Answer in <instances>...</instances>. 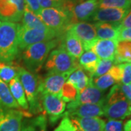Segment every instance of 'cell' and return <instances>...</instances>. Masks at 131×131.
Here are the masks:
<instances>
[{
	"label": "cell",
	"instance_id": "obj_25",
	"mask_svg": "<svg viewBox=\"0 0 131 131\" xmlns=\"http://www.w3.org/2000/svg\"><path fill=\"white\" fill-rule=\"evenodd\" d=\"M123 63H131V42H117L116 53L114 57V63L119 64Z\"/></svg>",
	"mask_w": 131,
	"mask_h": 131
},
{
	"label": "cell",
	"instance_id": "obj_11",
	"mask_svg": "<svg viewBox=\"0 0 131 131\" xmlns=\"http://www.w3.org/2000/svg\"><path fill=\"white\" fill-rule=\"evenodd\" d=\"M98 9V0H77L69 11L71 24L89 20Z\"/></svg>",
	"mask_w": 131,
	"mask_h": 131
},
{
	"label": "cell",
	"instance_id": "obj_19",
	"mask_svg": "<svg viewBox=\"0 0 131 131\" xmlns=\"http://www.w3.org/2000/svg\"><path fill=\"white\" fill-rule=\"evenodd\" d=\"M61 47L75 59L80 58L84 52L82 43L78 38L69 31H66V32L64 42Z\"/></svg>",
	"mask_w": 131,
	"mask_h": 131
},
{
	"label": "cell",
	"instance_id": "obj_2",
	"mask_svg": "<svg viewBox=\"0 0 131 131\" xmlns=\"http://www.w3.org/2000/svg\"><path fill=\"white\" fill-rule=\"evenodd\" d=\"M104 116L109 119H124L131 115V101L123 93L119 84L114 85L105 98Z\"/></svg>",
	"mask_w": 131,
	"mask_h": 131
},
{
	"label": "cell",
	"instance_id": "obj_23",
	"mask_svg": "<svg viewBox=\"0 0 131 131\" xmlns=\"http://www.w3.org/2000/svg\"><path fill=\"white\" fill-rule=\"evenodd\" d=\"M22 26L28 28H37L41 30H49L51 28H48L42 20L34 14L31 9L25 5L24 15L22 18Z\"/></svg>",
	"mask_w": 131,
	"mask_h": 131
},
{
	"label": "cell",
	"instance_id": "obj_39",
	"mask_svg": "<svg viewBox=\"0 0 131 131\" xmlns=\"http://www.w3.org/2000/svg\"><path fill=\"white\" fill-rule=\"evenodd\" d=\"M119 41L131 42V28H120L119 31Z\"/></svg>",
	"mask_w": 131,
	"mask_h": 131
},
{
	"label": "cell",
	"instance_id": "obj_18",
	"mask_svg": "<svg viewBox=\"0 0 131 131\" xmlns=\"http://www.w3.org/2000/svg\"><path fill=\"white\" fill-rule=\"evenodd\" d=\"M77 131H103L106 122L99 117H71Z\"/></svg>",
	"mask_w": 131,
	"mask_h": 131
},
{
	"label": "cell",
	"instance_id": "obj_15",
	"mask_svg": "<svg viewBox=\"0 0 131 131\" xmlns=\"http://www.w3.org/2000/svg\"><path fill=\"white\" fill-rule=\"evenodd\" d=\"M103 92L97 89L91 84V82L84 90L79 93L75 101L70 102L67 106V111H70L76 106L86 103H96L103 101Z\"/></svg>",
	"mask_w": 131,
	"mask_h": 131
},
{
	"label": "cell",
	"instance_id": "obj_9",
	"mask_svg": "<svg viewBox=\"0 0 131 131\" xmlns=\"http://www.w3.org/2000/svg\"><path fill=\"white\" fill-rule=\"evenodd\" d=\"M72 72L73 71L61 74H49L38 84L39 95L50 93L60 96L63 84L66 82V80Z\"/></svg>",
	"mask_w": 131,
	"mask_h": 131
},
{
	"label": "cell",
	"instance_id": "obj_30",
	"mask_svg": "<svg viewBox=\"0 0 131 131\" xmlns=\"http://www.w3.org/2000/svg\"><path fill=\"white\" fill-rule=\"evenodd\" d=\"M18 76V69L7 64V63L0 62V79L9 84L12 80Z\"/></svg>",
	"mask_w": 131,
	"mask_h": 131
},
{
	"label": "cell",
	"instance_id": "obj_26",
	"mask_svg": "<svg viewBox=\"0 0 131 131\" xmlns=\"http://www.w3.org/2000/svg\"><path fill=\"white\" fill-rule=\"evenodd\" d=\"M0 106L19 108V106L10 92L9 86L0 79Z\"/></svg>",
	"mask_w": 131,
	"mask_h": 131
},
{
	"label": "cell",
	"instance_id": "obj_42",
	"mask_svg": "<svg viewBox=\"0 0 131 131\" xmlns=\"http://www.w3.org/2000/svg\"><path fill=\"white\" fill-rule=\"evenodd\" d=\"M123 129L124 131H131V119L125 124Z\"/></svg>",
	"mask_w": 131,
	"mask_h": 131
},
{
	"label": "cell",
	"instance_id": "obj_1",
	"mask_svg": "<svg viewBox=\"0 0 131 131\" xmlns=\"http://www.w3.org/2000/svg\"><path fill=\"white\" fill-rule=\"evenodd\" d=\"M20 24L2 21L0 24V62L9 63L19 52L18 34Z\"/></svg>",
	"mask_w": 131,
	"mask_h": 131
},
{
	"label": "cell",
	"instance_id": "obj_20",
	"mask_svg": "<svg viewBox=\"0 0 131 131\" xmlns=\"http://www.w3.org/2000/svg\"><path fill=\"white\" fill-rule=\"evenodd\" d=\"M94 26L98 39H109L118 42L119 24L96 23Z\"/></svg>",
	"mask_w": 131,
	"mask_h": 131
},
{
	"label": "cell",
	"instance_id": "obj_13",
	"mask_svg": "<svg viewBox=\"0 0 131 131\" xmlns=\"http://www.w3.org/2000/svg\"><path fill=\"white\" fill-rule=\"evenodd\" d=\"M43 109L50 115L52 121H56L65 112L66 104L62 98L53 94L45 93L39 95Z\"/></svg>",
	"mask_w": 131,
	"mask_h": 131
},
{
	"label": "cell",
	"instance_id": "obj_43",
	"mask_svg": "<svg viewBox=\"0 0 131 131\" xmlns=\"http://www.w3.org/2000/svg\"><path fill=\"white\" fill-rule=\"evenodd\" d=\"M128 86H129V88H130V89H131V83H130V84H128Z\"/></svg>",
	"mask_w": 131,
	"mask_h": 131
},
{
	"label": "cell",
	"instance_id": "obj_37",
	"mask_svg": "<svg viewBox=\"0 0 131 131\" xmlns=\"http://www.w3.org/2000/svg\"><path fill=\"white\" fill-rule=\"evenodd\" d=\"M108 73L116 80L117 83L120 84L122 80V69L119 64H114L108 71Z\"/></svg>",
	"mask_w": 131,
	"mask_h": 131
},
{
	"label": "cell",
	"instance_id": "obj_38",
	"mask_svg": "<svg viewBox=\"0 0 131 131\" xmlns=\"http://www.w3.org/2000/svg\"><path fill=\"white\" fill-rule=\"evenodd\" d=\"M24 2H25V5L37 15L39 14V13L42 9L39 3V0H24Z\"/></svg>",
	"mask_w": 131,
	"mask_h": 131
},
{
	"label": "cell",
	"instance_id": "obj_21",
	"mask_svg": "<svg viewBox=\"0 0 131 131\" xmlns=\"http://www.w3.org/2000/svg\"><path fill=\"white\" fill-rule=\"evenodd\" d=\"M9 88L19 106L23 108L24 109H28V103L26 97L24 88L20 83L18 76L9 82Z\"/></svg>",
	"mask_w": 131,
	"mask_h": 131
},
{
	"label": "cell",
	"instance_id": "obj_35",
	"mask_svg": "<svg viewBox=\"0 0 131 131\" xmlns=\"http://www.w3.org/2000/svg\"><path fill=\"white\" fill-rule=\"evenodd\" d=\"M63 117L61 123L54 131H77V128L68 116Z\"/></svg>",
	"mask_w": 131,
	"mask_h": 131
},
{
	"label": "cell",
	"instance_id": "obj_32",
	"mask_svg": "<svg viewBox=\"0 0 131 131\" xmlns=\"http://www.w3.org/2000/svg\"><path fill=\"white\" fill-rule=\"evenodd\" d=\"M78 94H79L78 90L74 86L69 82H66L62 88L60 97L66 103L67 102L70 103L75 101Z\"/></svg>",
	"mask_w": 131,
	"mask_h": 131
},
{
	"label": "cell",
	"instance_id": "obj_41",
	"mask_svg": "<svg viewBox=\"0 0 131 131\" xmlns=\"http://www.w3.org/2000/svg\"><path fill=\"white\" fill-rule=\"evenodd\" d=\"M120 86V88L122 90V91L123 92V93L125 95L127 99L131 101V89L129 88L128 85L126 84H119Z\"/></svg>",
	"mask_w": 131,
	"mask_h": 131
},
{
	"label": "cell",
	"instance_id": "obj_22",
	"mask_svg": "<svg viewBox=\"0 0 131 131\" xmlns=\"http://www.w3.org/2000/svg\"><path fill=\"white\" fill-rule=\"evenodd\" d=\"M100 60L101 59L92 50H88L83 52L80 57L79 66L81 69L90 73V77H91L96 70Z\"/></svg>",
	"mask_w": 131,
	"mask_h": 131
},
{
	"label": "cell",
	"instance_id": "obj_17",
	"mask_svg": "<svg viewBox=\"0 0 131 131\" xmlns=\"http://www.w3.org/2000/svg\"><path fill=\"white\" fill-rule=\"evenodd\" d=\"M117 42L109 39H99L95 42L90 50L102 60H114Z\"/></svg>",
	"mask_w": 131,
	"mask_h": 131
},
{
	"label": "cell",
	"instance_id": "obj_12",
	"mask_svg": "<svg viewBox=\"0 0 131 131\" xmlns=\"http://www.w3.org/2000/svg\"><path fill=\"white\" fill-rule=\"evenodd\" d=\"M24 116L20 111L0 106V131H20Z\"/></svg>",
	"mask_w": 131,
	"mask_h": 131
},
{
	"label": "cell",
	"instance_id": "obj_6",
	"mask_svg": "<svg viewBox=\"0 0 131 131\" xmlns=\"http://www.w3.org/2000/svg\"><path fill=\"white\" fill-rule=\"evenodd\" d=\"M37 16L48 28L60 34L71 25V18L69 12L61 8H44Z\"/></svg>",
	"mask_w": 131,
	"mask_h": 131
},
{
	"label": "cell",
	"instance_id": "obj_14",
	"mask_svg": "<svg viewBox=\"0 0 131 131\" xmlns=\"http://www.w3.org/2000/svg\"><path fill=\"white\" fill-rule=\"evenodd\" d=\"M130 9L121 8H98L90 18L96 23L119 24Z\"/></svg>",
	"mask_w": 131,
	"mask_h": 131
},
{
	"label": "cell",
	"instance_id": "obj_40",
	"mask_svg": "<svg viewBox=\"0 0 131 131\" xmlns=\"http://www.w3.org/2000/svg\"><path fill=\"white\" fill-rule=\"evenodd\" d=\"M120 28H131V9L119 24Z\"/></svg>",
	"mask_w": 131,
	"mask_h": 131
},
{
	"label": "cell",
	"instance_id": "obj_8",
	"mask_svg": "<svg viewBox=\"0 0 131 131\" xmlns=\"http://www.w3.org/2000/svg\"><path fill=\"white\" fill-rule=\"evenodd\" d=\"M66 31L73 34L82 43L84 50H90L97 40V34L93 24L88 22H77L70 25Z\"/></svg>",
	"mask_w": 131,
	"mask_h": 131
},
{
	"label": "cell",
	"instance_id": "obj_28",
	"mask_svg": "<svg viewBox=\"0 0 131 131\" xmlns=\"http://www.w3.org/2000/svg\"><path fill=\"white\" fill-rule=\"evenodd\" d=\"M77 0H39L42 9L44 8H61L69 12L71 7Z\"/></svg>",
	"mask_w": 131,
	"mask_h": 131
},
{
	"label": "cell",
	"instance_id": "obj_7",
	"mask_svg": "<svg viewBox=\"0 0 131 131\" xmlns=\"http://www.w3.org/2000/svg\"><path fill=\"white\" fill-rule=\"evenodd\" d=\"M59 34L52 29L41 30L26 28L20 25L18 34L19 49L24 50L26 47L38 42L54 39Z\"/></svg>",
	"mask_w": 131,
	"mask_h": 131
},
{
	"label": "cell",
	"instance_id": "obj_3",
	"mask_svg": "<svg viewBox=\"0 0 131 131\" xmlns=\"http://www.w3.org/2000/svg\"><path fill=\"white\" fill-rule=\"evenodd\" d=\"M58 39H54L34 44L24 50L23 60L30 72L36 73L42 69L50 51L58 46Z\"/></svg>",
	"mask_w": 131,
	"mask_h": 131
},
{
	"label": "cell",
	"instance_id": "obj_5",
	"mask_svg": "<svg viewBox=\"0 0 131 131\" xmlns=\"http://www.w3.org/2000/svg\"><path fill=\"white\" fill-rule=\"evenodd\" d=\"M18 77L24 88L26 97L33 114L41 112L39 95L38 93V82L36 76L24 68H18Z\"/></svg>",
	"mask_w": 131,
	"mask_h": 131
},
{
	"label": "cell",
	"instance_id": "obj_24",
	"mask_svg": "<svg viewBox=\"0 0 131 131\" xmlns=\"http://www.w3.org/2000/svg\"><path fill=\"white\" fill-rule=\"evenodd\" d=\"M67 82L73 84L80 93L90 83L91 78L84 73L82 69L78 67L71 74Z\"/></svg>",
	"mask_w": 131,
	"mask_h": 131
},
{
	"label": "cell",
	"instance_id": "obj_4",
	"mask_svg": "<svg viewBox=\"0 0 131 131\" xmlns=\"http://www.w3.org/2000/svg\"><path fill=\"white\" fill-rule=\"evenodd\" d=\"M80 67L76 59L63 48H58L50 52L47 57L45 68L49 74H61L74 71Z\"/></svg>",
	"mask_w": 131,
	"mask_h": 131
},
{
	"label": "cell",
	"instance_id": "obj_10",
	"mask_svg": "<svg viewBox=\"0 0 131 131\" xmlns=\"http://www.w3.org/2000/svg\"><path fill=\"white\" fill-rule=\"evenodd\" d=\"M24 0H0V20L18 23L24 15Z\"/></svg>",
	"mask_w": 131,
	"mask_h": 131
},
{
	"label": "cell",
	"instance_id": "obj_36",
	"mask_svg": "<svg viewBox=\"0 0 131 131\" xmlns=\"http://www.w3.org/2000/svg\"><path fill=\"white\" fill-rule=\"evenodd\" d=\"M103 131H124L123 122L121 120L109 119L105 124Z\"/></svg>",
	"mask_w": 131,
	"mask_h": 131
},
{
	"label": "cell",
	"instance_id": "obj_31",
	"mask_svg": "<svg viewBox=\"0 0 131 131\" xmlns=\"http://www.w3.org/2000/svg\"><path fill=\"white\" fill-rule=\"evenodd\" d=\"M131 0H98V8L130 9Z\"/></svg>",
	"mask_w": 131,
	"mask_h": 131
},
{
	"label": "cell",
	"instance_id": "obj_33",
	"mask_svg": "<svg viewBox=\"0 0 131 131\" xmlns=\"http://www.w3.org/2000/svg\"><path fill=\"white\" fill-rule=\"evenodd\" d=\"M114 64V60H100L96 70L90 77H98L106 74Z\"/></svg>",
	"mask_w": 131,
	"mask_h": 131
},
{
	"label": "cell",
	"instance_id": "obj_27",
	"mask_svg": "<svg viewBox=\"0 0 131 131\" xmlns=\"http://www.w3.org/2000/svg\"><path fill=\"white\" fill-rule=\"evenodd\" d=\"M47 118L41 114L22 123L20 131H47Z\"/></svg>",
	"mask_w": 131,
	"mask_h": 131
},
{
	"label": "cell",
	"instance_id": "obj_34",
	"mask_svg": "<svg viewBox=\"0 0 131 131\" xmlns=\"http://www.w3.org/2000/svg\"><path fill=\"white\" fill-rule=\"evenodd\" d=\"M122 69V84L128 85L131 83V63H119Z\"/></svg>",
	"mask_w": 131,
	"mask_h": 131
},
{
	"label": "cell",
	"instance_id": "obj_44",
	"mask_svg": "<svg viewBox=\"0 0 131 131\" xmlns=\"http://www.w3.org/2000/svg\"><path fill=\"white\" fill-rule=\"evenodd\" d=\"M1 22H2V21H1V20H0V24H1Z\"/></svg>",
	"mask_w": 131,
	"mask_h": 131
},
{
	"label": "cell",
	"instance_id": "obj_29",
	"mask_svg": "<svg viewBox=\"0 0 131 131\" xmlns=\"http://www.w3.org/2000/svg\"><path fill=\"white\" fill-rule=\"evenodd\" d=\"M90 78H91V84L102 92L106 90L110 87L117 83L116 80L114 79V77L108 72L106 74H103L98 77H90Z\"/></svg>",
	"mask_w": 131,
	"mask_h": 131
},
{
	"label": "cell",
	"instance_id": "obj_16",
	"mask_svg": "<svg viewBox=\"0 0 131 131\" xmlns=\"http://www.w3.org/2000/svg\"><path fill=\"white\" fill-rule=\"evenodd\" d=\"M105 99L96 103L81 104L70 111H67L64 115L70 117H98L104 116L103 108Z\"/></svg>",
	"mask_w": 131,
	"mask_h": 131
}]
</instances>
